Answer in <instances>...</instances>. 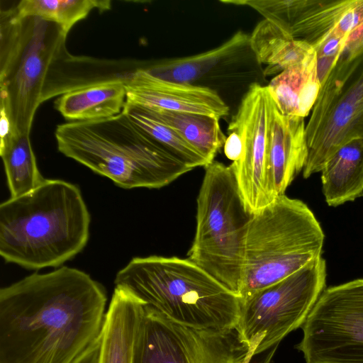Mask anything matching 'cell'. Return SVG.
<instances>
[{"label": "cell", "mask_w": 363, "mask_h": 363, "mask_svg": "<svg viewBox=\"0 0 363 363\" xmlns=\"http://www.w3.org/2000/svg\"><path fill=\"white\" fill-rule=\"evenodd\" d=\"M29 136L18 135L0 145L11 198L32 191L45 180L37 166Z\"/></svg>", "instance_id": "cell-24"}, {"label": "cell", "mask_w": 363, "mask_h": 363, "mask_svg": "<svg viewBox=\"0 0 363 363\" xmlns=\"http://www.w3.org/2000/svg\"><path fill=\"white\" fill-rule=\"evenodd\" d=\"M301 328L305 363H363V279L325 288Z\"/></svg>", "instance_id": "cell-11"}, {"label": "cell", "mask_w": 363, "mask_h": 363, "mask_svg": "<svg viewBox=\"0 0 363 363\" xmlns=\"http://www.w3.org/2000/svg\"><path fill=\"white\" fill-rule=\"evenodd\" d=\"M145 62L101 60L74 56L67 49L51 65L43 86L42 103L55 96L96 84L128 81Z\"/></svg>", "instance_id": "cell-16"}, {"label": "cell", "mask_w": 363, "mask_h": 363, "mask_svg": "<svg viewBox=\"0 0 363 363\" xmlns=\"http://www.w3.org/2000/svg\"><path fill=\"white\" fill-rule=\"evenodd\" d=\"M275 103L267 86L252 84L241 99L228 131L242 138L240 159L230 166L247 210L254 214L275 199L267 169V140Z\"/></svg>", "instance_id": "cell-13"}, {"label": "cell", "mask_w": 363, "mask_h": 363, "mask_svg": "<svg viewBox=\"0 0 363 363\" xmlns=\"http://www.w3.org/2000/svg\"><path fill=\"white\" fill-rule=\"evenodd\" d=\"M101 347V333L72 363H99Z\"/></svg>", "instance_id": "cell-29"}, {"label": "cell", "mask_w": 363, "mask_h": 363, "mask_svg": "<svg viewBox=\"0 0 363 363\" xmlns=\"http://www.w3.org/2000/svg\"><path fill=\"white\" fill-rule=\"evenodd\" d=\"M253 358L236 328L186 326L144 304L133 363H250Z\"/></svg>", "instance_id": "cell-10"}, {"label": "cell", "mask_w": 363, "mask_h": 363, "mask_svg": "<svg viewBox=\"0 0 363 363\" xmlns=\"http://www.w3.org/2000/svg\"><path fill=\"white\" fill-rule=\"evenodd\" d=\"M144 304L128 291L115 287L101 331L99 363H133Z\"/></svg>", "instance_id": "cell-18"}, {"label": "cell", "mask_w": 363, "mask_h": 363, "mask_svg": "<svg viewBox=\"0 0 363 363\" xmlns=\"http://www.w3.org/2000/svg\"><path fill=\"white\" fill-rule=\"evenodd\" d=\"M251 48L264 69V77L277 76L283 71L315 57L308 43L295 40L267 19L261 21L250 35Z\"/></svg>", "instance_id": "cell-21"}, {"label": "cell", "mask_w": 363, "mask_h": 363, "mask_svg": "<svg viewBox=\"0 0 363 363\" xmlns=\"http://www.w3.org/2000/svg\"><path fill=\"white\" fill-rule=\"evenodd\" d=\"M67 34L57 23L15 8L0 12V107L18 135H30L49 69L65 50Z\"/></svg>", "instance_id": "cell-6"}, {"label": "cell", "mask_w": 363, "mask_h": 363, "mask_svg": "<svg viewBox=\"0 0 363 363\" xmlns=\"http://www.w3.org/2000/svg\"><path fill=\"white\" fill-rule=\"evenodd\" d=\"M127 82L112 80L66 93L55 100V108L70 122L117 116L123 112L126 104Z\"/></svg>", "instance_id": "cell-19"}, {"label": "cell", "mask_w": 363, "mask_h": 363, "mask_svg": "<svg viewBox=\"0 0 363 363\" xmlns=\"http://www.w3.org/2000/svg\"><path fill=\"white\" fill-rule=\"evenodd\" d=\"M363 48V24L352 31L347 39L345 49L342 54L352 55Z\"/></svg>", "instance_id": "cell-30"}, {"label": "cell", "mask_w": 363, "mask_h": 363, "mask_svg": "<svg viewBox=\"0 0 363 363\" xmlns=\"http://www.w3.org/2000/svg\"><path fill=\"white\" fill-rule=\"evenodd\" d=\"M223 150L225 156L233 162L239 160L243 152V143L241 136L235 131H228Z\"/></svg>", "instance_id": "cell-28"}, {"label": "cell", "mask_w": 363, "mask_h": 363, "mask_svg": "<svg viewBox=\"0 0 363 363\" xmlns=\"http://www.w3.org/2000/svg\"><path fill=\"white\" fill-rule=\"evenodd\" d=\"M274 354V352H268L267 354V355L265 356L264 359L263 358L261 361H259V362H257L256 363H270ZM252 360L253 359L250 361V363H254Z\"/></svg>", "instance_id": "cell-31"}, {"label": "cell", "mask_w": 363, "mask_h": 363, "mask_svg": "<svg viewBox=\"0 0 363 363\" xmlns=\"http://www.w3.org/2000/svg\"><path fill=\"white\" fill-rule=\"evenodd\" d=\"M105 288L61 267L0 289V363H72L101 335Z\"/></svg>", "instance_id": "cell-1"}, {"label": "cell", "mask_w": 363, "mask_h": 363, "mask_svg": "<svg viewBox=\"0 0 363 363\" xmlns=\"http://www.w3.org/2000/svg\"><path fill=\"white\" fill-rule=\"evenodd\" d=\"M347 39L348 35L340 33L334 28L314 48L317 74L321 86L343 53Z\"/></svg>", "instance_id": "cell-27"}, {"label": "cell", "mask_w": 363, "mask_h": 363, "mask_svg": "<svg viewBox=\"0 0 363 363\" xmlns=\"http://www.w3.org/2000/svg\"><path fill=\"white\" fill-rule=\"evenodd\" d=\"M126 104L147 108L200 113L220 119L229 106L215 91L157 78L143 69L125 84Z\"/></svg>", "instance_id": "cell-15"}, {"label": "cell", "mask_w": 363, "mask_h": 363, "mask_svg": "<svg viewBox=\"0 0 363 363\" xmlns=\"http://www.w3.org/2000/svg\"><path fill=\"white\" fill-rule=\"evenodd\" d=\"M91 216L79 188L47 179L0 205V255L30 270L58 267L82 251Z\"/></svg>", "instance_id": "cell-2"}, {"label": "cell", "mask_w": 363, "mask_h": 363, "mask_svg": "<svg viewBox=\"0 0 363 363\" xmlns=\"http://www.w3.org/2000/svg\"><path fill=\"white\" fill-rule=\"evenodd\" d=\"M357 0L221 1L248 6L286 35L314 48L335 28Z\"/></svg>", "instance_id": "cell-14"}, {"label": "cell", "mask_w": 363, "mask_h": 363, "mask_svg": "<svg viewBox=\"0 0 363 363\" xmlns=\"http://www.w3.org/2000/svg\"><path fill=\"white\" fill-rule=\"evenodd\" d=\"M322 190L326 203L337 207L363 195V139L352 140L324 164Z\"/></svg>", "instance_id": "cell-20"}, {"label": "cell", "mask_w": 363, "mask_h": 363, "mask_svg": "<svg viewBox=\"0 0 363 363\" xmlns=\"http://www.w3.org/2000/svg\"><path fill=\"white\" fill-rule=\"evenodd\" d=\"M326 262L321 256L286 278L240 300L236 327L253 357L276 349L301 328L326 288Z\"/></svg>", "instance_id": "cell-8"}, {"label": "cell", "mask_w": 363, "mask_h": 363, "mask_svg": "<svg viewBox=\"0 0 363 363\" xmlns=\"http://www.w3.org/2000/svg\"><path fill=\"white\" fill-rule=\"evenodd\" d=\"M325 235L302 201L281 195L252 215L246 233L240 300L322 256Z\"/></svg>", "instance_id": "cell-5"}, {"label": "cell", "mask_w": 363, "mask_h": 363, "mask_svg": "<svg viewBox=\"0 0 363 363\" xmlns=\"http://www.w3.org/2000/svg\"><path fill=\"white\" fill-rule=\"evenodd\" d=\"M143 108L175 130L208 164L214 160L217 152L224 146L227 137L220 128L218 118L200 113Z\"/></svg>", "instance_id": "cell-23"}, {"label": "cell", "mask_w": 363, "mask_h": 363, "mask_svg": "<svg viewBox=\"0 0 363 363\" xmlns=\"http://www.w3.org/2000/svg\"><path fill=\"white\" fill-rule=\"evenodd\" d=\"M129 118L169 153L194 169L208 164L206 159L175 130L142 106L126 104L123 109Z\"/></svg>", "instance_id": "cell-26"}, {"label": "cell", "mask_w": 363, "mask_h": 363, "mask_svg": "<svg viewBox=\"0 0 363 363\" xmlns=\"http://www.w3.org/2000/svg\"><path fill=\"white\" fill-rule=\"evenodd\" d=\"M306 137L305 179L320 172L342 145L363 139V48L342 54L329 73L306 125Z\"/></svg>", "instance_id": "cell-9"}, {"label": "cell", "mask_w": 363, "mask_h": 363, "mask_svg": "<svg viewBox=\"0 0 363 363\" xmlns=\"http://www.w3.org/2000/svg\"><path fill=\"white\" fill-rule=\"evenodd\" d=\"M267 87L281 113L305 118L312 110L321 88L315 57L274 76Z\"/></svg>", "instance_id": "cell-22"}, {"label": "cell", "mask_w": 363, "mask_h": 363, "mask_svg": "<svg viewBox=\"0 0 363 363\" xmlns=\"http://www.w3.org/2000/svg\"><path fill=\"white\" fill-rule=\"evenodd\" d=\"M143 69L161 79L209 89L220 96L228 88L249 89L254 84H262L265 77L251 48L250 35L242 30L212 50L145 62Z\"/></svg>", "instance_id": "cell-12"}, {"label": "cell", "mask_w": 363, "mask_h": 363, "mask_svg": "<svg viewBox=\"0 0 363 363\" xmlns=\"http://www.w3.org/2000/svg\"><path fill=\"white\" fill-rule=\"evenodd\" d=\"M114 284L179 324L217 330L237 327L240 296L189 259L134 257L118 272Z\"/></svg>", "instance_id": "cell-4"}, {"label": "cell", "mask_w": 363, "mask_h": 363, "mask_svg": "<svg viewBox=\"0 0 363 363\" xmlns=\"http://www.w3.org/2000/svg\"><path fill=\"white\" fill-rule=\"evenodd\" d=\"M55 136L62 154L126 189H160L193 169L135 124L124 111L108 118L60 124Z\"/></svg>", "instance_id": "cell-3"}, {"label": "cell", "mask_w": 363, "mask_h": 363, "mask_svg": "<svg viewBox=\"0 0 363 363\" xmlns=\"http://www.w3.org/2000/svg\"><path fill=\"white\" fill-rule=\"evenodd\" d=\"M204 167L197 197L196 233L187 259L238 294L252 214L230 165L213 160Z\"/></svg>", "instance_id": "cell-7"}, {"label": "cell", "mask_w": 363, "mask_h": 363, "mask_svg": "<svg viewBox=\"0 0 363 363\" xmlns=\"http://www.w3.org/2000/svg\"><path fill=\"white\" fill-rule=\"evenodd\" d=\"M111 3L109 0H21L14 8L19 18L39 17L58 24L68 34L92 10H108Z\"/></svg>", "instance_id": "cell-25"}, {"label": "cell", "mask_w": 363, "mask_h": 363, "mask_svg": "<svg viewBox=\"0 0 363 363\" xmlns=\"http://www.w3.org/2000/svg\"><path fill=\"white\" fill-rule=\"evenodd\" d=\"M308 155L304 118L273 109L267 140V169L272 191L284 195L295 177L303 171Z\"/></svg>", "instance_id": "cell-17"}]
</instances>
